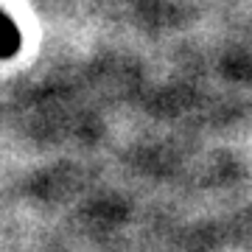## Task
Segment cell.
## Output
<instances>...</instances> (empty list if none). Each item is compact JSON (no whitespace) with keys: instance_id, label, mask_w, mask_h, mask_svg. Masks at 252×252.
Here are the masks:
<instances>
[{"instance_id":"6da1fadb","label":"cell","mask_w":252,"mask_h":252,"mask_svg":"<svg viewBox=\"0 0 252 252\" xmlns=\"http://www.w3.org/2000/svg\"><path fill=\"white\" fill-rule=\"evenodd\" d=\"M20 45H23L20 28L14 26V20L6 11H0V59H11L20 51Z\"/></svg>"}]
</instances>
